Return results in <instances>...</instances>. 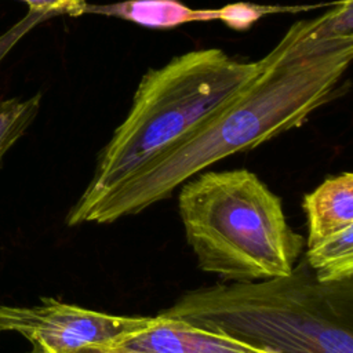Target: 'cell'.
<instances>
[{
    "mask_svg": "<svg viewBox=\"0 0 353 353\" xmlns=\"http://www.w3.org/2000/svg\"><path fill=\"white\" fill-rule=\"evenodd\" d=\"M352 3L338 0L320 17L295 22L229 103L149 159L70 226L135 215L211 164L302 125L316 109L342 95V76L353 55Z\"/></svg>",
    "mask_w": 353,
    "mask_h": 353,
    "instance_id": "1",
    "label": "cell"
},
{
    "mask_svg": "<svg viewBox=\"0 0 353 353\" xmlns=\"http://www.w3.org/2000/svg\"><path fill=\"white\" fill-rule=\"evenodd\" d=\"M160 314L269 353H353V279L323 283L305 258L287 276L188 291Z\"/></svg>",
    "mask_w": 353,
    "mask_h": 353,
    "instance_id": "2",
    "label": "cell"
},
{
    "mask_svg": "<svg viewBox=\"0 0 353 353\" xmlns=\"http://www.w3.org/2000/svg\"><path fill=\"white\" fill-rule=\"evenodd\" d=\"M262 69V59L240 62L219 48L196 50L149 69L124 121L101 150L88 185L66 215H77L229 103Z\"/></svg>",
    "mask_w": 353,
    "mask_h": 353,
    "instance_id": "3",
    "label": "cell"
},
{
    "mask_svg": "<svg viewBox=\"0 0 353 353\" xmlns=\"http://www.w3.org/2000/svg\"><path fill=\"white\" fill-rule=\"evenodd\" d=\"M178 212L199 268L226 281L287 276L305 247L285 219L281 199L245 168L186 181Z\"/></svg>",
    "mask_w": 353,
    "mask_h": 353,
    "instance_id": "4",
    "label": "cell"
},
{
    "mask_svg": "<svg viewBox=\"0 0 353 353\" xmlns=\"http://www.w3.org/2000/svg\"><path fill=\"white\" fill-rule=\"evenodd\" d=\"M154 316H119L41 298L32 306L0 305V332H17L30 345L29 353H61L88 345H113L149 328Z\"/></svg>",
    "mask_w": 353,
    "mask_h": 353,
    "instance_id": "5",
    "label": "cell"
},
{
    "mask_svg": "<svg viewBox=\"0 0 353 353\" xmlns=\"http://www.w3.org/2000/svg\"><path fill=\"white\" fill-rule=\"evenodd\" d=\"M113 346L132 353H269L160 313L153 325L121 338Z\"/></svg>",
    "mask_w": 353,
    "mask_h": 353,
    "instance_id": "6",
    "label": "cell"
},
{
    "mask_svg": "<svg viewBox=\"0 0 353 353\" xmlns=\"http://www.w3.org/2000/svg\"><path fill=\"white\" fill-rule=\"evenodd\" d=\"M302 208L307 221L306 245L353 225V174L328 176L306 193Z\"/></svg>",
    "mask_w": 353,
    "mask_h": 353,
    "instance_id": "7",
    "label": "cell"
},
{
    "mask_svg": "<svg viewBox=\"0 0 353 353\" xmlns=\"http://www.w3.org/2000/svg\"><path fill=\"white\" fill-rule=\"evenodd\" d=\"M85 12L116 15L152 28H172L190 21H208V10H192L176 0H128L110 6H90Z\"/></svg>",
    "mask_w": 353,
    "mask_h": 353,
    "instance_id": "8",
    "label": "cell"
},
{
    "mask_svg": "<svg viewBox=\"0 0 353 353\" xmlns=\"http://www.w3.org/2000/svg\"><path fill=\"white\" fill-rule=\"evenodd\" d=\"M303 258L323 283L353 279V225L307 245Z\"/></svg>",
    "mask_w": 353,
    "mask_h": 353,
    "instance_id": "9",
    "label": "cell"
},
{
    "mask_svg": "<svg viewBox=\"0 0 353 353\" xmlns=\"http://www.w3.org/2000/svg\"><path fill=\"white\" fill-rule=\"evenodd\" d=\"M40 109L37 95L26 99L0 101V164L8 149L25 134Z\"/></svg>",
    "mask_w": 353,
    "mask_h": 353,
    "instance_id": "10",
    "label": "cell"
},
{
    "mask_svg": "<svg viewBox=\"0 0 353 353\" xmlns=\"http://www.w3.org/2000/svg\"><path fill=\"white\" fill-rule=\"evenodd\" d=\"M307 7H269V6H256L247 3L229 4L219 10H211V19H221L228 26L233 29H247L262 15L269 12H283L291 11L296 12V10H306Z\"/></svg>",
    "mask_w": 353,
    "mask_h": 353,
    "instance_id": "11",
    "label": "cell"
},
{
    "mask_svg": "<svg viewBox=\"0 0 353 353\" xmlns=\"http://www.w3.org/2000/svg\"><path fill=\"white\" fill-rule=\"evenodd\" d=\"M26 3L32 12L40 17H52L66 14L77 17L85 12L87 3L83 0H21Z\"/></svg>",
    "mask_w": 353,
    "mask_h": 353,
    "instance_id": "12",
    "label": "cell"
},
{
    "mask_svg": "<svg viewBox=\"0 0 353 353\" xmlns=\"http://www.w3.org/2000/svg\"><path fill=\"white\" fill-rule=\"evenodd\" d=\"M61 353H132L123 347L113 346V345H88L80 349L69 350V352H61Z\"/></svg>",
    "mask_w": 353,
    "mask_h": 353,
    "instance_id": "13",
    "label": "cell"
}]
</instances>
